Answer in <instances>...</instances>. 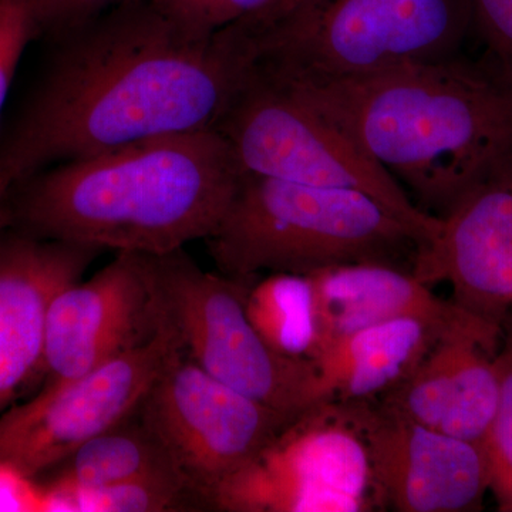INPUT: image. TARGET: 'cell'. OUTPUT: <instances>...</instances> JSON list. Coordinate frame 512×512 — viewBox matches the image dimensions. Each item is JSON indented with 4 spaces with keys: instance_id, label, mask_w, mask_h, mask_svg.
Listing matches in <instances>:
<instances>
[{
    "instance_id": "cell-1",
    "label": "cell",
    "mask_w": 512,
    "mask_h": 512,
    "mask_svg": "<svg viewBox=\"0 0 512 512\" xmlns=\"http://www.w3.org/2000/svg\"><path fill=\"white\" fill-rule=\"evenodd\" d=\"M22 109L0 136V194L73 160L217 127L251 73L239 23L191 37L136 0L49 40Z\"/></svg>"
},
{
    "instance_id": "cell-2",
    "label": "cell",
    "mask_w": 512,
    "mask_h": 512,
    "mask_svg": "<svg viewBox=\"0 0 512 512\" xmlns=\"http://www.w3.org/2000/svg\"><path fill=\"white\" fill-rule=\"evenodd\" d=\"M278 80L436 217L512 156L511 87L490 66L460 56L326 83Z\"/></svg>"
},
{
    "instance_id": "cell-3",
    "label": "cell",
    "mask_w": 512,
    "mask_h": 512,
    "mask_svg": "<svg viewBox=\"0 0 512 512\" xmlns=\"http://www.w3.org/2000/svg\"><path fill=\"white\" fill-rule=\"evenodd\" d=\"M241 175L220 131L175 134L30 175L15 218L36 237L163 255L214 234Z\"/></svg>"
},
{
    "instance_id": "cell-4",
    "label": "cell",
    "mask_w": 512,
    "mask_h": 512,
    "mask_svg": "<svg viewBox=\"0 0 512 512\" xmlns=\"http://www.w3.org/2000/svg\"><path fill=\"white\" fill-rule=\"evenodd\" d=\"M254 66L298 84L460 56L471 0H272L238 22Z\"/></svg>"
},
{
    "instance_id": "cell-5",
    "label": "cell",
    "mask_w": 512,
    "mask_h": 512,
    "mask_svg": "<svg viewBox=\"0 0 512 512\" xmlns=\"http://www.w3.org/2000/svg\"><path fill=\"white\" fill-rule=\"evenodd\" d=\"M222 275L311 274L350 262H393L420 242L375 198L242 173L221 224L205 239Z\"/></svg>"
},
{
    "instance_id": "cell-6",
    "label": "cell",
    "mask_w": 512,
    "mask_h": 512,
    "mask_svg": "<svg viewBox=\"0 0 512 512\" xmlns=\"http://www.w3.org/2000/svg\"><path fill=\"white\" fill-rule=\"evenodd\" d=\"M215 130L228 141L242 173L363 192L412 229L419 247L439 234L440 217L421 210L349 134L254 64Z\"/></svg>"
},
{
    "instance_id": "cell-7",
    "label": "cell",
    "mask_w": 512,
    "mask_h": 512,
    "mask_svg": "<svg viewBox=\"0 0 512 512\" xmlns=\"http://www.w3.org/2000/svg\"><path fill=\"white\" fill-rule=\"evenodd\" d=\"M148 258L158 312L192 362L291 420L319 403L313 360L275 352L249 322V281L204 271L184 248Z\"/></svg>"
},
{
    "instance_id": "cell-8",
    "label": "cell",
    "mask_w": 512,
    "mask_h": 512,
    "mask_svg": "<svg viewBox=\"0 0 512 512\" xmlns=\"http://www.w3.org/2000/svg\"><path fill=\"white\" fill-rule=\"evenodd\" d=\"M137 413L207 510L229 478L292 421L218 382L180 346Z\"/></svg>"
},
{
    "instance_id": "cell-9",
    "label": "cell",
    "mask_w": 512,
    "mask_h": 512,
    "mask_svg": "<svg viewBox=\"0 0 512 512\" xmlns=\"http://www.w3.org/2000/svg\"><path fill=\"white\" fill-rule=\"evenodd\" d=\"M214 510H377L365 444L346 403L328 400L292 420L218 491Z\"/></svg>"
},
{
    "instance_id": "cell-10",
    "label": "cell",
    "mask_w": 512,
    "mask_h": 512,
    "mask_svg": "<svg viewBox=\"0 0 512 512\" xmlns=\"http://www.w3.org/2000/svg\"><path fill=\"white\" fill-rule=\"evenodd\" d=\"M158 312V309H157ZM178 349L158 312L153 336L80 379L40 387L35 397L0 414V463L36 480L77 448L136 412Z\"/></svg>"
},
{
    "instance_id": "cell-11",
    "label": "cell",
    "mask_w": 512,
    "mask_h": 512,
    "mask_svg": "<svg viewBox=\"0 0 512 512\" xmlns=\"http://www.w3.org/2000/svg\"><path fill=\"white\" fill-rule=\"evenodd\" d=\"M343 403L365 444L377 510H483L490 488L480 444L403 419L370 400Z\"/></svg>"
},
{
    "instance_id": "cell-12",
    "label": "cell",
    "mask_w": 512,
    "mask_h": 512,
    "mask_svg": "<svg viewBox=\"0 0 512 512\" xmlns=\"http://www.w3.org/2000/svg\"><path fill=\"white\" fill-rule=\"evenodd\" d=\"M150 258L117 252L89 281L62 289L47 312L42 387L80 379L154 335Z\"/></svg>"
},
{
    "instance_id": "cell-13",
    "label": "cell",
    "mask_w": 512,
    "mask_h": 512,
    "mask_svg": "<svg viewBox=\"0 0 512 512\" xmlns=\"http://www.w3.org/2000/svg\"><path fill=\"white\" fill-rule=\"evenodd\" d=\"M412 272L429 286L448 282L454 302L503 328L512 308V156L441 217Z\"/></svg>"
},
{
    "instance_id": "cell-14",
    "label": "cell",
    "mask_w": 512,
    "mask_h": 512,
    "mask_svg": "<svg viewBox=\"0 0 512 512\" xmlns=\"http://www.w3.org/2000/svg\"><path fill=\"white\" fill-rule=\"evenodd\" d=\"M100 252L23 231L0 237V414L42 376L50 303Z\"/></svg>"
},
{
    "instance_id": "cell-15",
    "label": "cell",
    "mask_w": 512,
    "mask_h": 512,
    "mask_svg": "<svg viewBox=\"0 0 512 512\" xmlns=\"http://www.w3.org/2000/svg\"><path fill=\"white\" fill-rule=\"evenodd\" d=\"M318 319L316 357L350 333L400 318L429 320L451 332L500 342L503 328L434 295L413 272L393 262L363 261L311 272ZM312 357V359H313Z\"/></svg>"
},
{
    "instance_id": "cell-16",
    "label": "cell",
    "mask_w": 512,
    "mask_h": 512,
    "mask_svg": "<svg viewBox=\"0 0 512 512\" xmlns=\"http://www.w3.org/2000/svg\"><path fill=\"white\" fill-rule=\"evenodd\" d=\"M450 333L467 332H451L429 320L400 318L350 333L311 359L318 373L319 403L383 396L419 366L437 340ZM478 338L495 346L500 343Z\"/></svg>"
},
{
    "instance_id": "cell-17",
    "label": "cell",
    "mask_w": 512,
    "mask_h": 512,
    "mask_svg": "<svg viewBox=\"0 0 512 512\" xmlns=\"http://www.w3.org/2000/svg\"><path fill=\"white\" fill-rule=\"evenodd\" d=\"M46 474L49 480L43 485L72 490L109 487L147 477L183 478L137 410L77 448Z\"/></svg>"
},
{
    "instance_id": "cell-18",
    "label": "cell",
    "mask_w": 512,
    "mask_h": 512,
    "mask_svg": "<svg viewBox=\"0 0 512 512\" xmlns=\"http://www.w3.org/2000/svg\"><path fill=\"white\" fill-rule=\"evenodd\" d=\"M245 312L249 322L275 352L312 359L318 346V319L311 278L272 272L248 285Z\"/></svg>"
},
{
    "instance_id": "cell-19",
    "label": "cell",
    "mask_w": 512,
    "mask_h": 512,
    "mask_svg": "<svg viewBox=\"0 0 512 512\" xmlns=\"http://www.w3.org/2000/svg\"><path fill=\"white\" fill-rule=\"evenodd\" d=\"M467 340H476L497 355L498 346L478 336L468 333L443 336L409 376L383 394L380 406L403 419L440 430L453 393L461 348Z\"/></svg>"
},
{
    "instance_id": "cell-20",
    "label": "cell",
    "mask_w": 512,
    "mask_h": 512,
    "mask_svg": "<svg viewBox=\"0 0 512 512\" xmlns=\"http://www.w3.org/2000/svg\"><path fill=\"white\" fill-rule=\"evenodd\" d=\"M43 511L164 512L207 510L183 478L147 477L72 490L42 485Z\"/></svg>"
},
{
    "instance_id": "cell-21",
    "label": "cell",
    "mask_w": 512,
    "mask_h": 512,
    "mask_svg": "<svg viewBox=\"0 0 512 512\" xmlns=\"http://www.w3.org/2000/svg\"><path fill=\"white\" fill-rule=\"evenodd\" d=\"M495 356L476 340L464 343L440 431L481 446L500 403L501 380Z\"/></svg>"
},
{
    "instance_id": "cell-22",
    "label": "cell",
    "mask_w": 512,
    "mask_h": 512,
    "mask_svg": "<svg viewBox=\"0 0 512 512\" xmlns=\"http://www.w3.org/2000/svg\"><path fill=\"white\" fill-rule=\"evenodd\" d=\"M495 362L501 380L500 403L481 447L497 510L512 512V333Z\"/></svg>"
},
{
    "instance_id": "cell-23",
    "label": "cell",
    "mask_w": 512,
    "mask_h": 512,
    "mask_svg": "<svg viewBox=\"0 0 512 512\" xmlns=\"http://www.w3.org/2000/svg\"><path fill=\"white\" fill-rule=\"evenodd\" d=\"M171 23L191 37H208L255 15L272 0H148Z\"/></svg>"
},
{
    "instance_id": "cell-24",
    "label": "cell",
    "mask_w": 512,
    "mask_h": 512,
    "mask_svg": "<svg viewBox=\"0 0 512 512\" xmlns=\"http://www.w3.org/2000/svg\"><path fill=\"white\" fill-rule=\"evenodd\" d=\"M35 37L28 0H0V120L20 59Z\"/></svg>"
},
{
    "instance_id": "cell-25",
    "label": "cell",
    "mask_w": 512,
    "mask_h": 512,
    "mask_svg": "<svg viewBox=\"0 0 512 512\" xmlns=\"http://www.w3.org/2000/svg\"><path fill=\"white\" fill-rule=\"evenodd\" d=\"M471 9L491 69L512 89V0H471Z\"/></svg>"
},
{
    "instance_id": "cell-26",
    "label": "cell",
    "mask_w": 512,
    "mask_h": 512,
    "mask_svg": "<svg viewBox=\"0 0 512 512\" xmlns=\"http://www.w3.org/2000/svg\"><path fill=\"white\" fill-rule=\"evenodd\" d=\"M136 0H28L36 37L47 40Z\"/></svg>"
},
{
    "instance_id": "cell-27",
    "label": "cell",
    "mask_w": 512,
    "mask_h": 512,
    "mask_svg": "<svg viewBox=\"0 0 512 512\" xmlns=\"http://www.w3.org/2000/svg\"><path fill=\"white\" fill-rule=\"evenodd\" d=\"M0 511H43L40 484L0 463Z\"/></svg>"
},
{
    "instance_id": "cell-28",
    "label": "cell",
    "mask_w": 512,
    "mask_h": 512,
    "mask_svg": "<svg viewBox=\"0 0 512 512\" xmlns=\"http://www.w3.org/2000/svg\"><path fill=\"white\" fill-rule=\"evenodd\" d=\"M2 202H3V198L0 197V205H2Z\"/></svg>"
}]
</instances>
